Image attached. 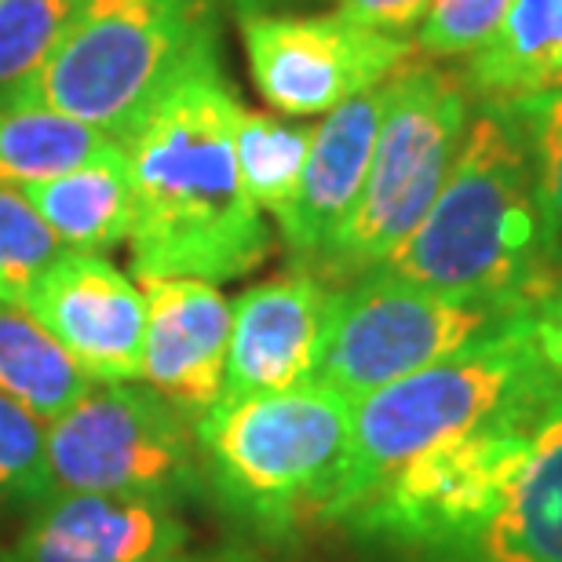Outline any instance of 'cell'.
Wrapping results in <instances>:
<instances>
[{
    "label": "cell",
    "mask_w": 562,
    "mask_h": 562,
    "mask_svg": "<svg viewBox=\"0 0 562 562\" xmlns=\"http://www.w3.org/2000/svg\"><path fill=\"white\" fill-rule=\"evenodd\" d=\"M241 99L220 55L190 66L125 139L132 172V271L146 278L231 281L271 256L263 212L234 157Z\"/></svg>",
    "instance_id": "6da1fadb"
},
{
    "label": "cell",
    "mask_w": 562,
    "mask_h": 562,
    "mask_svg": "<svg viewBox=\"0 0 562 562\" xmlns=\"http://www.w3.org/2000/svg\"><path fill=\"white\" fill-rule=\"evenodd\" d=\"M376 271L442 296L562 314L548 263L530 139L508 99H475L464 143L420 227Z\"/></svg>",
    "instance_id": "7a4b0ae2"
},
{
    "label": "cell",
    "mask_w": 562,
    "mask_h": 562,
    "mask_svg": "<svg viewBox=\"0 0 562 562\" xmlns=\"http://www.w3.org/2000/svg\"><path fill=\"white\" fill-rule=\"evenodd\" d=\"M209 55H220L216 0H85L48 59L0 103L59 110L125 146Z\"/></svg>",
    "instance_id": "3957f363"
},
{
    "label": "cell",
    "mask_w": 562,
    "mask_h": 562,
    "mask_svg": "<svg viewBox=\"0 0 562 562\" xmlns=\"http://www.w3.org/2000/svg\"><path fill=\"white\" fill-rule=\"evenodd\" d=\"M537 322L541 318H522L420 373L355 398L351 457L333 522H344L413 457L453 442L512 409L559 395L537 347Z\"/></svg>",
    "instance_id": "277c9868"
},
{
    "label": "cell",
    "mask_w": 562,
    "mask_h": 562,
    "mask_svg": "<svg viewBox=\"0 0 562 562\" xmlns=\"http://www.w3.org/2000/svg\"><path fill=\"white\" fill-rule=\"evenodd\" d=\"M212 486L267 533L333 522L351 457V398L322 384L223 398L198 420Z\"/></svg>",
    "instance_id": "5b68a950"
},
{
    "label": "cell",
    "mask_w": 562,
    "mask_h": 562,
    "mask_svg": "<svg viewBox=\"0 0 562 562\" xmlns=\"http://www.w3.org/2000/svg\"><path fill=\"white\" fill-rule=\"evenodd\" d=\"M471 110L475 95L460 70L435 59H409L387 77L384 117L362 194L311 274L347 285L391 260L435 205L464 143Z\"/></svg>",
    "instance_id": "8992f818"
},
{
    "label": "cell",
    "mask_w": 562,
    "mask_h": 562,
    "mask_svg": "<svg viewBox=\"0 0 562 562\" xmlns=\"http://www.w3.org/2000/svg\"><path fill=\"white\" fill-rule=\"evenodd\" d=\"M522 318L541 314L442 296L387 271L358 274L333 289L311 384L333 387L355 402Z\"/></svg>",
    "instance_id": "52a82bcc"
},
{
    "label": "cell",
    "mask_w": 562,
    "mask_h": 562,
    "mask_svg": "<svg viewBox=\"0 0 562 562\" xmlns=\"http://www.w3.org/2000/svg\"><path fill=\"white\" fill-rule=\"evenodd\" d=\"M559 406L562 395L541 398L413 457L344 522L362 537L398 544L420 559L442 552L486 515L501 486L530 453L537 427Z\"/></svg>",
    "instance_id": "ba28073f"
},
{
    "label": "cell",
    "mask_w": 562,
    "mask_h": 562,
    "mask_svg": "<svg viewBox=\"0 0 562 562\" xmlns=\"http://www.w3.org/2000/svg\"><path fill=\"white\" fill-rule=\"evenodd\" d=\"M55 493H110L172 504L201 475L198 424L150 387L92 384L48 424Z\"/></svg>",
    "instance_id": "9c48e42d"
},
{
    "label": "cell",
    "mask_w": 562,
    "mask_h": 562,
    "mask_svg": "<svg viewBox=\"0 0 562 562\" xmlns=\"http://www.w3.org/2000/svg\"><path fill=\"white\" fill-rule=\"evenodd\" d=\"M252 85L285 117H318L413 59V37L366 26L344 11L238 19Z\"/></svg>",
    "instance_id": "30bf717a"
},
{
    "label": "cell",
    "mask_w": 562,
    "mask_h": 562,
    "mask_svg": "<svg viewBox=\"0 0 562 562\" xmlns=\"http://www.w3.org/2000/svg\"><path fill=\"white\" fill-rule=\"evenodd\" d=\"M26 311L95 384H132L143 373L146 296L103 252L63 249L33 281Z\"/></svg>",
    "instance_id": "8fae6325"
},
{
    "label": "cell",
    "mask_w": 562,
    "mask_h": 562,
    "mask_svg": "<svg viewBox=\"0 0 562 562\" xmlns=\"http://www.w3.org/2000/svg\"><path fill=\"white\" fill-rule=\"evenodd\" d=\"M333 289L311 271L278 274L245 289L231 307L223 398L274 395L311 384Z\"/></svg>",
    "instance_id": "7c38bea8"
},
{
    "label": "cell",
    "mask_w": 562,
    "mask_h": 562,
    "mask_svg": "<svg viewBox=\"0 0 562 562\" xmlns=\"http://www.w3.org/2000/svg\"><path fill=\"white\" fill-rule=\"evenodd\" d=\"M143 380L183 417L201 420L223 398L231 303L201 278H146Z\"/></svg>",
    "instance_id": "4fadbf2b"
},
{
    "label": "cell",
    "mask_w": 562,
    "mask_h": 562,
    "mask_svg": "<svg viewBox=\"0 0 562 562\" xmlns=\"http://www.w3.org/2000/svg\"><path fill=\"white\" fill-rule=\"evenodd\" d=\"M187 537L168 501L55 493L0 562H161L183 552Z\"/></svg>",
    "instance_id": "5bb4252c"
},
{
    "label": "cell",
    "mask_w": 562,
    "mask_h": 562,
    "mask_svg": "<svg viewBox=\"0 0 562 562\" xmlns=\"http://www.w3.org/2000/svg\"><path fill=\"white\" fill-rule=\"evenodd\" d=\"M384 99L387 81L358 92L344 106L329 110L322 125H314L300 187L278 216V231L289 245L292 260L300 263V271L318 267L336 231L344 227L347 212L355 209L358 194H362L380 117H384Z\"/></svg>",
    "instance_id": "9a60e30c"
},
{
    "label": "cell",
    "mask_w": 562,
    "mask_h": 562,
    "mask_svg": "<svg viewBox=\"0 0 562 562\" xmlns=\"http://www.w3.org/2000/svg\"><path fill=\"white\" fill-rule=\"evenodd\" d=\"M424 562H562V406L537 427L486 515Z\"/></svg>",
    "instance_id": "2e32d148"
},
{
    "label": "cell",
    "mask_w": 562,
    "mask_h": 562,
    "mask_svg": "<svg viewBox=\"0 0 562 562\" xmlns=\"http://www.w3.org/2000/svg\"><path fill=\"white\" fill-rule=\"evenodd\" d=\"M22 198L48 223L63 249L106 252L125 245L132 231V172L125 146L44 183L22 187Z\"/></svg>",
    "instance_id": "e0dca14e"
},
{
    "label": "cell",
    "mask_w": 562,
    "mask_h": 562,
    "mask_svg": "<svg viewBox=\"0 0 562 562\" xmlns=\"http://www.w3.org/2000/svg\"><path fill=\"white\" fill-rule=\"evenodd\" d=\"M475 99L562 92V0H512L501 30L460 66Z\"/></svg>",
    "instance_id": "ac0fdd59"
},
{
    "label": "cell",
    "mask_w": 562,
    "mask_h": 562,
    "mask_svg": "<svg viewBox=\"0 0 562 562\" xmlns=\"http://www.w3.org/2000/svg\"><path fill=\"white\" fill-rule=\"evenodd\" d=\"M92 384L26 307L0 303V395L52 424Z\"/></svg>",
    "instance_id": "d6986e66"
},
{
    "label": "cell",
    "mask_w": 562,
    "mask_h": 562,
    "mask_svg": "<svg viewBox=\"0 0 562 562\" xmlns=\"http://www.w3.org/2000/svg\"><path fill=\"white\" fill-rule=\"evenodd\" d=\"M106 132L44 106L0 103V187H30L117 150Z\"/></svg>",
    "instance_id": "ffe728a7"
},
{
    "label": "cell",
    "mask_w": 562,
    "mask_h": 562,
    "mask_svg": "<svg viewBox=\"0 0 562 562\" xmlns=\"http://www.w3.org/2000/svg\"><path fill=\"white\" fill-rule=\"evenodd\" d=\"M314 139L311 121H289L267 110L241 106L234 117V157L245 194L260 212L278 220L300 187L303 165Z\"/></svg>",
    "instance_id": "44dd1931"
},
{
    "label": "cell",
    "mask_w": 562,
    "mask_h": 562,
    "mask_svg": "<svg viewBox=\"0 0 562 562\" xmlns=\"http://www.w3.org/2000/svg\"><path fill=\"white\" fill-rule=\"evenodd\" d=\"M508 103L530 139L548 263L562 274V92L508 99Z\"/></svg>",
    "instance_id": "7402d4cb"
},
{
    "label": "cell",
    "mask_w": 562,
    "mask_h": 562,
    "mask_svg": "<svg viewBox=\"0 0 562 562\" xmlns=\"http://www.w3.org/2000/svg\"><path fill=\"white\" fill-rule=\"evenodd\" d=\"M81 4L85 0H0V99L48 59Z\"/></svg>",
    "instance_id": "603a6c76"
},
{
    "label": "cell",
    "mask_w": 562,
    "mask_h": 562,
    "mask_svg": "<svg viewBox=\"0 0 562 562\" xmlns=\"http://www.w3.org/2000/svg\"><path fill=\"white\" fill-rule=\"evenodd\" d=\"M59 252V238L33 212L22 190L0 187V303L26 307L33 281Z\"/></svg>",
    "instance_id": "cb8c5ba5"
},
{
    "label": "cell",
    "mask_w": 562,
    "mask_h": 562,
    "mask_svg": "<svg viewBox=\"0 0 562 562\" xmlns=\"http://www.w3.org/2000/svg\"><path fill=\"white\" fill-rule=\"evenodd\" d=\"M48 497V424L0 395V501L41 508Z\"/></svg>",
    "instance_id": "d4e9b609"
},
{
    "label": "cell",
    "mask_w": 562,
    "mask_h": 562,
    "mask_svg": "<svg viewBox=\"0 0 562 562\" xmlns=\"http://www.w3.org/2000/svg\"><path fill=\"white\" fill-rule=\"evenodd\" d=\"M512 0H431L417 30L427 59H468L501 30Z\"/></svg>",
    "instance_id": "484cf974"
},
{
    "label": "cell",
    "mask_w": 562,
    "mask_h": 562,
    "mask_svg": "<svg viewBox=\"0 0 562 562\" xmlns=\"http://www.w3.org/2000/svg\"><path fill=\"white\" fill-rule=\"evenodd\" d=\"M427 8H431V0H336V11L366 22V26L395 33V37H413Z\"/></svg>",
    "instance_id": "4316f807"
},
{
    "label": "cell",
    "mask_w": 562,
    "mask_h": 562,
    "mask_svg": "<svg viewBox=\"0 0 562 562\" xmlns=\"http://www.w3.org/2000/svg\"><path fill=\"white\" fill-rule=\"evenodd\" d=\"M537 347H541L548 373H552L559 395H562V314L537 322Z\"/></svg>",
    "instance_id": "83f0119b"
},
{
    "label": "cell",
    "mask_w": 562,
    "mask_h": 562,
    "mask_svg": "<svg viewBox=\"0 0 562 562\" xmlns=\"http://www.w3.org/2000/svg\"><path fill=\"white\" fill-rule=\"evenodd\" d=\"M227 4L238 11V19H245V15H289V11L311 8L314 0H227Z\"/></svg>",
    "instance_id": "f1b7e54d"
},
{
    "label": "cell",
    "mask_w": 562,
    "mask_h": 562,
    "mask_svg": "<svg viewBox=\"0 0 562 562\" xmlns=\"http://www.w3.org/2000/svg\"><path fill=\"white\" fill-rule=\"evenodd\" d=\"M161 562H245L238 555H172V559H161Z\"/></svg>",
    "instance_id": "f546056e"
}]
</instances>
